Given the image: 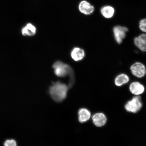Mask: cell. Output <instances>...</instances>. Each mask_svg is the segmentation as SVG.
Returning <instances> with one entry per match:
<instances>
[{
    "instance_id": "9",
    "label": "cell",
    "mask_w": 146,
    "mask_h": 146,
    "mask_svg": "<svg viewBox=\"0 0 146 146\" xmlns=\"http://www.w3.org/2000/svg\"><path fill=\"white\" fill-rule=\"evenodd\" d=\"M135 44L143 52L146 51V34H142L134 39Z\"/></svg>"
},
{
    "instance_id": "6",
    "label": "cell",
    "mask_w": 146,
    "mask_h": 146,
    "mask_svg": "<svg viewBox=\"0 0 146 146\" xmlns=\"http://www.w3.org/2000/svg\"><path fill=\"white\" fill-rule=\"evenodd\" d=\"M92 120L94 125L98 127H102L106 123L107 119L105 115L102 113L95 114L92 117Z\"/></svg>"
},
{
    "instance_id": "14",
    "label": "cell",
    "mask_w": 146,
    "mask_h": 146,
    "mask_svg": "<svg viewBox=\"0 0 146 146\" xmlns=\"http://www.w3.org/2000/svg\"><path fill=\"white\" fill-rule=\"evenodd\" d=\"M100 11L104 17L107 18H110L114 15L115 11L112 7L106 6L102 8Z\"/></svg>"
},
{
    "instance_id": "13",
    "label": "cell",
    "mask_w": 146,
    "mask_h": 146,
    "mask_svg": "<svg viewBox=\"0 0 146 146\" xmlns=\"http://www.w3.org/2000/svg\"><path fill=\"white\" fill-rule=\"evenodd\" d=\"M129 78L127 74H122L118 75L115 80V84L117 86H121L128 83Z\"/></svg>"
},
{
    "instance_id": "12",
    "label": "cell",
    "mask_w": 146,
    "mask_h": 146,
    "mask_svg": "<svg viewBox=\"0 0 146 146\" xmlns=\"http://www.w3.org/2000/svg\"><path fill=\"white\" fill-rule=\"evenodd\" d=\"M85 55L84 50L78 47L74 48L71 53L72 58L75 61L82 60L84 57Z\"/></svg>"
},
{
    "instance_id": "3",
    "label": "cell",
    "mask_w": 146,
    "mask_h": 146,
    "mask_svg": "<svg viewBox=\"0 0 146 146\" xmlns=\"http://www.w3.org/2000/svg\"><path fill=\"white\" fill-rule=\"evenodd\" d=\"M142 106L141 98L137 96L127 102L125 106V109L127 112L136 113L141 109Z\"/></svg>"
},
{
    "instance_id": "7",
    "label": "cell",
    "mask_w": 146,
    "mask_h": 146,
    "mask_svg": "<svg viewBox=\"0 0 146 146\" xmlns=\"http://www.w3.org/2000/svg\"><path fill=\"white\" fill-rule=\"evenodd\" d=\"M78 8L80 12L87 15L92 14L94 10V7L86 1H82L80 3Z\"/></svg>"
},
{
    "instance_id": "1",
    "label": "cell",
    "mask_w": 146,
    "mask_h": 146,
    "mask_svg": "<svg viewBox=\"0 0 146 146\" xmlns=\"http://www.w3.org/2000/svg\"><path fill=\"white\" fill-rule=\"evenodd\" d=\"M68 87L65 84L60 82L54 83L50 89V93L51 97L55 101L60 102L66 98Z\"/></svg>"
},
{
    "instance_id": "16",
    "label": "cell",
    "mask_w": 146,
    "mask_h": 146,
    "mask_svg": "<svg viewBox=\"0 0 146 146\" xmlns=\"http://www.w3.org/2000/svg\"><path fill=\"white\" fill-rule=\"evenodd\" d=\"M4 145V146H17L16 142L13 139L7 140L5 142Z\"/></svg>"
},
{
    "instance_id": "15",
    "label": "cell",
    "mask_w": 146,
    "mask_h": 146,
    "mask_svg": "<svg viewBox=\"0 0 146 146\" xmlns=\"http://www.w3.org/2000/svg\"><path fill=\"white\" fill-rule=\"evenodd\" d=\"M139 27L142 31L146 33V18L140 21Z\"/></svg>"
},
{
    "instance_id": "10",
    "label": "cell",
    "mask_w": 146,
    "mask_h": 146,
    "mask_svg": "<svg viewBox=\"0 0 146 146\" xmlns=\"http://www.w3.org/2000/svg\"><path fill=\"white\" fill-rule=\"evenodd\" d=\"M78 120L81 123H83L88 120L91 117V113L88 110L81 108L78 112Z\"/></svg>"
},
{
    "instance_id": "11",
    "label": "cell",
    "mask_w": 146,
    "mask_h": 146,
    "mask_svg": "<svg viewBox=\"0 0 146 146\" xmlns=\"http://www.w3.org/2000/svg\"><path fill=\"white\" fill-rule=\"evenodd\" d=\"M36 27L32 24L29 23L24 27L22 30V34L23 36H31L35 34Z\"/></svg>"
},
{
    "instance_id": "8",
    "label": "cell",
    "mask_w": 146,
    "mask_h": 146,
    "mask_svg": "<svg viewBox=\"0 0 146 146\" xmlns=\"http://www.w3.org/2000/svg\"><path fill=\"white\" fill-rule=\"evenodd\" d=\"M129 89L132 94L138 96L143 94L145 91V88L143 85L139 82H135L131 84Z\"/></svg>"
},
{
    "instance_id": "2",
    "label": "cell",
    "mask_w": 146,
    "mask_h": 146,
    "mask_svg": "<svg viewBox=\"0 0 146 146\" xmlns=\"http://www.w3.org/2000/svg\"><path fill=\"white\" fill-rule=\"evenodd\" d=\"M53 67L54 69L55 74L60 77H63L68 75L72 70V68L68 65L61 61L55 63Z\"/></svg>"
},
{
    "instance_id": "5",
    "label": "cell",
    "mask_w": 146,
    "mask_h": 146,
    "mask_svg": "<svg viewBox=\"0 0 146 146\" xmlns=\"http://www.w3.org/2000/svg\"><path fill=\"white\" fill-rule=\"evenodd\" d=\"M130 69L133 75L138 78L143 77L146 74L145 67L141 63L136 62L133 64Z\"/></svg>"
},
{
    "instance_id": "4",
    "label": "cell",
    "mask_w": 146,
    "mask_h": 146,
    "mask_svg": "<svg viewBox=\"0 0 146 146\" xmlns=\"http://www.w3.org/2000/svg\"><path fill=\"white\" fill-rule=\"evenodd\" d=\"M113 31L115 39L117 42L120 44L125 39L128 29L126 27L118 25L114 27Z\"/></svg>"
}]
</instances>
